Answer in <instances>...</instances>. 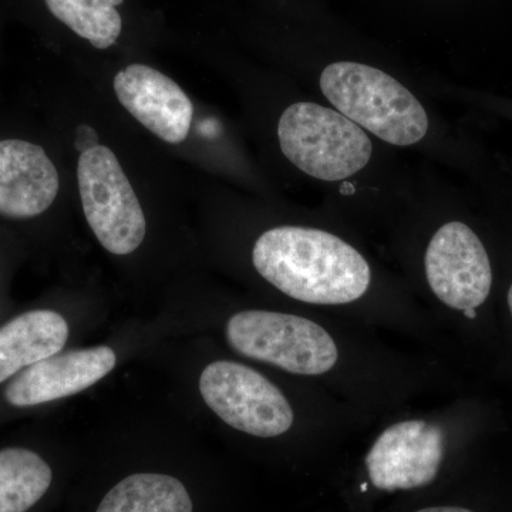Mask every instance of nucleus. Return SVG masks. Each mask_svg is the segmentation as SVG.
I'll return each mask as SVG.
<instances>
[{"mask_svg": "<svg viewBox=\"0 0 512 512\" xmlns=\"http://www.w3.org/2000/svg\"><path fill=\"white\" fill-rule=\"evenodd\" d=\"M252 262L269 284L312 305L355 302L372 281L370 266L360 252L320 229H269L255 242Z\"/></svg>", "mask_w": 512, "mask_h": 512, "instance_id": "1", "label": "nucleus"}, {"mask_svg": "<svg viewBox=\"0 0 512 512\" xmlns=\"http://www.w3.org/2000/svg\"><path fill=\"white\" fill-rule=\"evenodd\" d=\"M320 89L339 113L393 146H413L429 130V117L420 101L399 80L376 67L329 64L320 76Z\"/></svg>", "mask_w": 512, "mask_h": 512, "instance_id": "2", "label": "nucleus"}, {"mask_svg": "<svg viewBox=\"0 0 512 512\" xmlns=\"http://www.w3.org/2000/svg\"><path fill=\"white\" fill-rule=\"evenodd\" d=\"M278 137L285 157L322 181L346 180L372 157V141L362 127L339 111L309 101L292 104L282 113Z\"/></svg>", "mask_w": 512, "mask_h": 512, "instance_id": "3", "label": "nucleus"}, {"mask_svg": "<svg viewBox=\"0 0 512 512\" xmlns=\"http://www.w3.org/2000/svg\"><path fill=\"white\" fill-rule=\"evenodd\" d=\"M227 340L239 355L301 376L328 373L338 362L335 340L312 320L268 311L235 313Z\"/></svg>", "mask_w": 512, "mask_h": 512, "instance_id": "4", "label": "nucleus"}, {"mask_svg": "<svg viewBox=\"0 0 512 512\" xmlns=\"http://www.w3.org/2000/svg\"><path fill=\"white\" fill-rule=\"evenodd\" d=\"M77 181L84 217L101 247L113 255L136 251L146 238V217L113 151L97 146L80 154Z\"/></svg>", "mask_w": 512, "mask_h": 512, "instance_id": "5", "label": "nucleus"}, {"mask_svg": "<svg viewBox=\"0 0 512 512\" xmlns=\"http://www.w3.org/2000/svg\"><path fill=\"white\" fill-rule=\"evenodd\" d=\"M202 399L232 429L255 437H278L291 429L293 410L281 390L251 367L211 363L200 377Z\"/></svg>", "mask_w": 512, "mask_h": 512, "instance_id": "6", "label": "nucleus"}, {"mask_svg": "<svg viewBox=\"0 0 512 512\" xmlns=\"http://www.w3.org/2000/svg\"><path fill=\"white\" fill-rule=\"evenodd\" d=\"M424 266L431 291L450 308L477 309L490 295V258L483 242L463 222H448L434 234Z\"/></svg>", "mask_w": 512, "mask_h": 512, "instance_id": "7", "label": "nucleus"}, {"mask_svg": "<svg viewBox=\"0 0 512 512\" xmlns=\"http://www.w3.org/2000/svg\"><path fill=\"white\" fill-rule=\"evenodd\" d=\"M443 457L444 434L439 426L402 421L384 430L370 448L367 473L379 490H414L433 483Z\"/></svg>", "mask_w": 512, "mask_h": 512, "instance_id": "8", "label": "nucleus"}, {"mask_svg": "<svg viewBox=\"0 0 512 512\" xmlns=\"http://www.w3.org/2000/svg\"><path fill=\"white\" fill-rule=\"evenodd\" d=\"M113 87L121 106L154 136L170 144L188 137L194 106L170 77L146 64H130L116 74Z\"/></svg>", "mask_w": 512, "mask_h": 512, "instance_id": "9", "label": "nucleus"}, {"mask_svg": "<svg viewBox=\"0 0 512 512\" xmlns=\"http://www.w3.org/2000/svg\"><path fill=\"white\" fill-rule=\"evenodd\" d=\"M109 346L57 353L26 367L6 387L5 397L15 407L55 402L89 389L116 367Z\"/></svg>", "mask_w": 512, "mask_h": 512, "instance_id": "10", "label": "nucleus"}, {"mask_svg": "<svg viewBox=\"0 0 512 512\" xmlns=\"http://www.w3.org/2000/svg\"><path fill=\"white\" fill-rule=\"evenodd\" d=\"M59 188V173L45 148L20 138L0 140V217H39L52 207Z\"/></svg>", "mask_w": 512, "mask_h": 512, "instance_id": "11", "label": "nucleus"}, {"mask_svg": "<svg viewBox=\"0 0 512 512\" xmlns=\"http://www.w3.org/2000/svg\"><path fill=\"white\" fill-rule=\"evenodd\" d=\"M67 339L69 325L55 311L39 309L10 320L0 328V383L62 352Z\"/></svg>", "mask_w": 512, "mask_h": 512, "instance_id": "12", "label": "nucleus"}, {"mask_svg": "<svg viewBox=\"0 0 512 512\" xmlns=\"http://www.w3.org/2000/svg\"><path fill=\"white\" fill-rule=\"evenodd\" d=\"M96 512H192V501L177 478L133 474L111 488Z\"/></svg>", "mask_w": 512, "mask_h": 512, "instance_id": "13", "label": "nucleus"}, {"mask_svg": "<svg viewBox=\"0 0 512 512\" xmlns=\"http://www.w3.org/2000/svg\"><path fill=\"white\" fill-rule=\"evenodd\" d=\"M52 480V468L39 454L18 447L0 451V512L30 510Z\"/></svg>", "mask_w": 512, "mask_h": 512, "instance_id": "14", "label": "nucleus"}, {"mask_svg": "<svg viewBox=\"0 0 512 512\" xmlns=\"http://www.w3.org/2000/svg\"><path fill=\"white\" fill-rule=\"evenodd\" d=\"M52 15L96 49H109L119 39L123 20L117 6L124 0H45Z\"/></svg>", "mask_w": 512, "mask_h": 512, "instance_id": "15", "label": "nucleus"}, {"mask_svg": "<svg viewBox=\"0 0 512 512\" xmlns=\"http://www.w3.org/2000/svg\"><path fill=\"white\" fill-rule=\"evenodd\" d=\"M97 146H100V144L96 130L90 127L89 124H80L76 128V136H74V147H76V150L83 154Z\"/></svg>", "mask_w": 512, "mask_h": 512, "instance_id": "16", "label": "nucleus"}, {"mask_svg": "<svg viewBox=\"0 0 512 512\" xmlns=\"http://www.w3.org/2000/svg\"><path fill=\"white\" fill-rule=\"evenodd\" d=\"M417 512H473L460 507H431Z\"/></svg>", "mask_w": 512, "mask_h": 512, "instance_id": "17", "label": "nucleus"}, {"mask_svg": "<svg viewBox=\"0 0 512 512\" xmlns=\"http://www.w3.org/2000/svg\"><path fill=\"white\" fill-rule=\"evenodd\" d=\"M464 315H466L467 318L474 319L476 318V309H467V311H464Z\"/></svg>", "mask_w": 512, "mask_h": 512, "instance_id": "18", "label": "nucleus"}, {"mask_svg": "<svg viewBox=\"0 0 512 512\" xmlns=\"http://www.w3.org/2000/svg\"><path fill=\"white\" fill-rule=\"evenodd\" d=\"M508 306H510V311L512 315V285L510 288V292H508Z\"/></svg>", "mask_w": 512, "mask_h": 512, "instance_id": "19", "label": "nucleus"}]
</instances>
